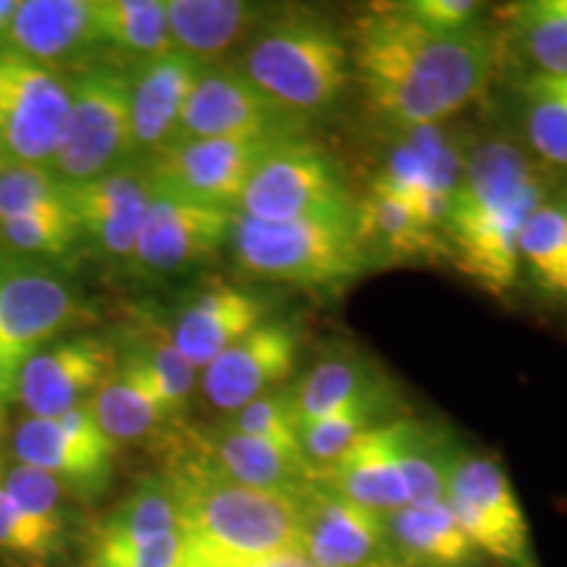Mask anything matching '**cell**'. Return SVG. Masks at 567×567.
Wrapping results in <instances>:
<instances>
[{
    "label": "cell",
    "mask_w": 567,
    "mask_h": 567,
    "mask_svg": "<svg viewBox=\"0 0 567 567\" xmlns=\"http://www.w3.org/2000/svg\"><path fill=\"white\" fill-rule=\"evenodd\" d=\"M350 55L368 109L394 132L446 122L476 101L496 69V42L484 27L439 34L400 3L354 24Z\"/></svg>",
    "instance_id": "1"
},
{
    "label": "cell",
    "mask_w": 567,
    "mask_h": 567,
    "mask_svg": "<svg viewBox=\"0 0 567 567\" xmlns=\"http://www.w3.org/2000/svg\"><path fill=\"white\" fill-rule=\"evenodd\" d=\"M555 176L505 134L465 151L463 179L444 224L450 264L488 295H507L520 276V231L551 197Z\"/></svg>",
    "instance_id": "2"
},
{
    "label": "cell",
    "mask_w": 567,
    "mask_h": 567,
    "mask_svg": "<svg viewBox=\"0 0 567 567\" xmlns=\"http://www.w3.org/2000/svg\"><path fill=\"white\" fill-rule=\"evenodd\" d=\"M163 481L174 496L184 559L250 563L297 549L292 494L237 484L184 444L174 452Z\"/></svg>",
    "instance_id": "3"
},
{
    "label": "cell",
    "mask_w": 567,
    "mask_h": 567,
    "mask_svg": "<svg viewBox=\"0 0 567 567\" xmlns=\"http://www.w3.org/2000/svg\"><path fill=\"white\" fill-rule=\"evenodd\" d=\"M234 66L300 124L334 111L354 74L337 27L305 9H276Z\"/></svg>",
    "instance_id": "4"
},
{
    "label": "cell",
    "mask_w": 567,
    "mask_h": 567,
    "mask_svg": "<svg viewBox=\"0 0 567 567\" xmlns=\"http://www.w3.org/2000/svg\"><path fill=\"white\" fill-rule=\"evenodd\" d=\"M229 247L247 276L295 287H337L365 271L354 221L266 224L234 213Z\"/></svg>",
    "instance_id": "5"
},
{
    "label": "cell",
    "mask_w": 567,
    "mask_h": 567,
    "mask_svg": "<svg viewBox=\"0 0 567 567\" xmlns=\"http://www.w3.org/2000/svg\"><path fill=\"white\" fill-rule=\"evenodd\" d=\"M95 321L92 305L59 268L0 250V400L17 396L19 373L34 352Z\"/></svg>",
    "instance_id": "6"
},
{
    "label": "cell",
    "mask_w": 567,
    "mask_h": 567,
    "mask_svg": "<svg viewBox=\"0 0 567 567\" xmlns=\"http://www.w3.org/2000/svg\"><path fill=\"white\" fill-rule=\"evenodd\" d=\"M71 105L51 172L82 184L132 161V69L97 61L69 74Z\"/></svg>",
    "instance_id": "7"
},
{
    "label": "cell",
    "mask_w": 567,
    "mask_h": 567,
    "mask_svg": "<svg viewBox=\"0 0 567 567\" xmlns=\"http://www.w3.org/2000/svg\"><path fill=\"white\" fill-rule=\"evenodd\" d=\"M354 203L337 161L305 137H289L268 147L243 197L239 216L266 224L354 221Z\"/></svg>",
    "instance_id": "8"
},
{
    "label": "cell",
    "mask_w": 567,
    "mask_h": 567,
    "mask_svg": "<svg viewBox=\"0 0 567 567\" xmlns=\"http://www.w3.org/2000/svg\"><path fill=\"white\" fill-rule=\"evenodd\" d=\"M446 505L476 551L505 567H538L530 528L505 467L488 455L460 450L452 465Z\"/></svg>",
    "instance_id": "9"
},
{
    "label": "cell",
    "mask_w": 567,
    "mask_h": 567,
    "mask_svg": "<svg viewBox=\"0 0 567 567\" xmlns=\"http://www.w3.org/2000/svg\"><path fill=\"white\" fill-rule=\"evenodd\" d=\"M71 105L69 74L0 51V158L51 168Z\"/></svg>",
    "instance_id": "10"
},
{
    "label": "cell",
    "mask_w": 567,
    "mask_h": 567,
    "mask_svg": "<svg viewBox=\"0 0 567 567\" xmlns=\"http://www.w3.org/2000/svg\"><path fill=\"white\" fill-rule=\"evenodd\" d=\"M13 455L59 481L66 496L95 502L111 488L116 444L103 434L90 405L59 417H27L13 434Z\"/></svg>",
    "instance_id": "11"
},
{
    "label": "cell",
    "mask_w": 567,
    "mask_h": 567,
    "mask_svg": "<svg viewBox=\"0 0 567 567\" xmlns=\"http://www.w3.org/2000/svg\"><path fill=\"white\" fill-rule=\"evenodd\" d=\"M292 499L297 513V549L313 567L394 563L386 515L347 499L316 476L297 488Z\"/></svg>",
    "instance_id": "12"
},
{
    "label": "cell",
    "mask_w": 567,
    "mask_h": 567,
    "mask_svg": "<svg viewBox=\"0 0 567 567\" xmlns=\"http://www.w3.org/2000/svg\"><path fill=\"white\" fill-rule=\"evenodd\" d=\"M305 124L284 113L234 63L203 66L184 105L174 142L302 137ZM172 142V145H174Z\"/></svg>",
    "instance_id": "13"
},
{
    "label": "cell",
    "mask_w": 567,
    "mask_h": 567,
    "mask_svg": "<svg viewBox=\"0 0 567 567\" xmlns=\"http://www.w3.org/2000/svg\"><path fill=\"white\" fill-rule=\"evenodd\" d=\"M231 218L234 210L153 189L130 268L145 279H172L195 271L229 245Z\"/></svg>",
    "instance_id": "14"
},
{
    "label": "cell",
    "mask_w": 567,
    "mask_h": 567,
    "mask_svg": "<svg viewBox=\"0 0 567 567\" xmlns=\"http://www.w3.org/2000/svg\"><path fill=\"white\" fill-rule=\"evenodd\" d=\"M276 142L281 140L245 137L174 142L153 161H147V174H151L153 189L237 213L247 179Z\"/></svg>",
    "instance_id": "15"
},
{
    "label": "cell",
    "mask_w": 567,
    "mask_h": 567,
    "mask_svg": "<svg viewBox=\"0 0 567 567\" xmlns=\"http://www.w3.org/2000/svg\"><path fill=\"white\" fill-rule=\"evenodd\" d=\"M116 342L101 334L55 339L27 360L17 381V396L30 417H59L90 405L116 368Z\"/></svg>",
    "instance_id": "16"
},
{
    "label": "cell",
    "mask_w": 567,
    "mask_h": 567,
    "mask_svg": "<svg viewBox=\"0 0 567 567\" xmlns=\"http://www.w3.org/2000/svg\"><path fill=\"white\" fill-rule=\"evenodd\" d=\"M463 145L442 124L413 126L396 132L384 168L373 182L392 189L425 224L442 231L463 179Z\"/></svg>",
    "instance_id": "17"
},
{
    "label": "cell",
    "mask_w": 567,
    "mask_h": 567,
    "mask_svg": "<svg viewBox=\"0 0 567 567\" xmlns=\"http://www.w3.org/2000/svg\"><path fill=\"white\" fill-rule=\"evenodd\" d=\"M300 354V326L264 321L203 368L200 389L210 408L231 415L260 394L287 386Z\"/></svg>",
    "instance_id": "18"
},
{
    "label": "cell",
    "mask_w": 567,
    "mask_h": 567,
    "mask_svg": "<svg viewBox=\"0 0 567 567\" xmlns=\"http://www.w3.org/2000/svg\"><path fill=\"white\" fill-rule=\"evenodd\" d=\"M153 197L147 163L130 161L116 172L66 184V203L82 243L111 264L130 266Z\"/></svg>",
    "instance_id": "19"
},
{
    "label": "cell",
    "mask_w": 567,
    "mask_h": 567,
    "mask_svg": "<svg viewBox=\"0 0 567 567\" xmlns=\"http://www.w3.org/2000/svg\"><path fill=\"white\" fill-rule=\"evenodd\" d=\"M266 297L252 289L213 279L189 289L176 305L172 318V339L195 371H203L226 347L250 334L255 326L268 321Z\"/></svg>",
    "instance_id": "20"
},
{
    "label": "cell",
    "mask_w": 567,
    "mask_h": 567,
    "mask_svg": "<svg viewBox=\"0 0 567 567\" xmlns=\"http://www.w3.org/2000/svg\"><path fill=\"white\" fill-rule=\"evenodd\" d=\"M200 71V63L179 51L140 61L132 69V161H153L176 140Z\"/></svg>",
    "instance_id": "21"
},
{
    "label": "cell",
    "mask_w": 567,
    "mask_h": 567,
    "mask_svg": "<svg viewBox=\"0 0 567 567\" xmlns=\"http://www.w3.org/2000/svg\"><path fill=\"white\" fill-rule=\"evenodd\" d=\"M405 417L375 425L334 463L318 467L316 478L375 513L389 515L408 507V488L400 471V444Z\"/></svg>",
    "instance_id": "22"
},
{
    "label": "cell",
    "mask_w": 567,
    "mask_h": 567,
    "mask_svg": "<svg viewBox=\"0 0 567 567\" xmlns=\"http://www.w3.org/2000/svg\"><path fill=\"white\" fill-rule=\"evenodd\" d=\"M189 452L237 484L274 494H295L316 476V467L300 450H289L264 439L234 434L224 425H213L189 439Z\"/></svg>",
    "instance_id": "23"
},
{
    "label": "cell",
    "mask_w": 567,
    "mask_h": 567,
    "mask_svg": "<svg viewBox=\"0 0 567 567\" xmlns=\"http://www.w3.org/2000/svg\"><path fill=\"white\" fill-rule=\"evenodd\" d=\"M354 237L368 264H450L444 234L379 182H371L363 200L354 205Z\"/></svg>",
    "instance_id": "24"
},
{
    "label": "cell",
    "mask_w": 567,
    "mask_h": 567,
    "mask_svg": "<svg viewBox=\"0 0 567 567\" xmlns=\"http://www.w3.org/2000/svg\"><path fill=\"white\" fill-rule=\"evenodd\" d=\"M95 45L92 0H21L0 51L61 71Z\"/></svg>",
    "instance_id": "25"
},
{
    "label": "cell",
    "mask_w": 567,
    "mask_h": 567,
    "mask_svg": "<svg viewBox=\"0 0 567 567\" xmlns=\"http://www.w3.org/2000/svg\"><path fill=\"white\" fill-rule=\"evenodd\" d=\"M276 6L247 0H166L168 34L174 51L200 66L221 63L234 48H245Z\"/></svg>",
    "instance_id": "26"
},
{
    "label": "cell",
    "mask_w": 567,
    "mask_h": 567,
    "mask_svg": "<svg viewBox=\"0 0 567 567\" xmlns=\"http://www.w3.org/2000/svg\"><path fill=\"white\" fill-rule=\"evenodd\" d=\"M116 368L90 400L92 417L113 444H134L172 421L155 375L130 344H116Z\"/></svg>",
    "instance_id": "27"
},
{
    "label": "cell",
    "mask_w": 567,
    "mask_h": 567,
    "mask_svg": "<svg viewBox=\"0 0 567 567\" xmlns=\"http://www.w3.org/2000/svg\"><path fill=\"white\" fill-rule=\"evenodd\" d=\"M384 389H392L384 368L354 347H334L292 386L297 421H318Z\"/></svg>",
    "instance_id": "28"
},
{
    "label": "cell",
    "mask_w": 567,
    "mask_h": 567,
    "mask_svg": "<svg viewBox=\"0 0 567 567\" xmlns=\"http://www.w3.org/2000/svg\"><path fill=\"white\" fill-rule=\"evenodd\" d=\"M389 547L400 567H467L476 563V547L446 502L429 507H400L386 515Z\"/></svg>",
    "instance_id": "29"
},
{
    "label": "cell",
    "mask_w": 567,
    "mask_h": 567,
    "mask_svg": "<svg viewBox=\"0 0 567 567\" xmlns=\"http://www.w3.org/2000/svg\"><path fill=\"white\" fill-rule=\"evenodd\" d=\"M457 455L460 450L452 442L450 431L405 417L400 471L405 478L410 507H429L446 502V486H450V473Z\"/></svg>",
    "instance_id": "30"
},
{
    "label": "cell",
    "mask_w": 567,
    "mask_h": 567,
    "mask_svg": "<svg viewBox=\"0 0 567 567\" xmlns=\"http://www.w3.org/2000/svg\"><path fill=\"white\" fill-rule=\"evenodd\" d=\"M97 45L132 53L140 61L172 53L166 0H92Z\"/></svg>",
    "instance_id": "31"
},
{
    "label": "cell",
    "mask_w": 567,
    "mask_h": 567,
    "mask_svg": "<svg viewBox=\"0 0 567 567\" xmlns=\"http://www.w3.org/2000/svg\"><path fill=\"white\" fill-rule=\"evenodd\" d=\"M520 126L544 166L567 172V76L526 74L517 87Z\"/></svg>",
    "instance_id": "32"
},
{
    "label": "cell",
    "mask_w": 567,
    "mask_h": 567,
    "mask_svg": "<svg viewBox=\"0 0 567 567\" xmlns=\"http://www.w3.org/2000/svg\"><path fill=\"white\" fill-rule=\"evenodd\" d=\"M396 405V389H384L363 400L352 402V405L339 408L337 413L318 417V421L300 425V446L308 463L323 467L342 457L360 436L373 431L375 425L386 423V415L394 413Z\"/></svg>",
    "instance_id": "33"
},
{
    "label": "cell",
    "mask_w": 567,
    "mask_h": 567,
    "mask_svg": "<svg viewBox=\"0 0 567 567\" xmlns=\"http://www.w3.org/2000/svg\"><path fill=\"white\" fill-rule=\"evenodd\" d=\"M520 268H526L544 292L567 297V226L555 193L530 213L523 226Z\"/></svg>",
    "instance_id": "34"
},
{
    "label": "cell",
    "mask_w": 567,
    "mask_h": 567,
    "mask_svg": "<svg viewBox=\"0 0 567 567\" xmlns=\"http://www.w3.org/2000/svg\"><path fill=\"white\" fill-rule=\"evenodd\" d=\"M124 344L137 350L155 375V384L163 396L168 415L176 417L187 408L189 396L195 392L197 371L184 360V354L176 350L172 329L163 326L155 318H140L126 334Z\"/></svg>",
    "instance_id": "35"
},
{
    "label": "cell",
    "mask_w": 567,
    "mask_h": 567,
    "mask_svg": "<svg viewBox=\"0 0 567 567\" xmlns=\"http://www.w3.org/2000/svg\"><path fill=\"white\" fill-rule=\"evenodd\" d=\"M507 19L523 55L534 63L530 74L567 76V21L557 0L515 3Z\"/></svg>",
    "instance_id": "36"
},
{
    "label": "cell",
    "mask_w": 567,
    "mask_h": 567,
    "mask_svg": "<svg viewBox=\"0 0 567 567\" xmlns=\"http://www.w3.org/2000/svg\"><path fill=\"white\" fill-rule=\"evenodd\" d=\"M80 243V229L69 205L0 221V250L21 255V258H63Z\"/></svg>",
    "instance_id": "37"
},
{
    "label": "cell",
    "mask_w": 567,
    "mask_h": 567,
    "mask_svg": "<svg viewBox=\"0 0 567 567\" xmlns=\"http://www.w3.org/2000/svg\"><path fill=\"white\" fill-rule=\"evenodd\" d=\"M0 484L13 499V505L61 549L69 528V513L66 492L59 481L38 471V467L17 463L6 471V476H0Z\"/></svg>",
    "instance_id": "38"
},
{
    "label": "cell",
    "mask_w": 567,
    "mask_h": 567,
    "mask_svg": "<svg viewBox=\"0 0 567 567\" xmlns=\"http://www.w3.org/2000/svg\"><path fill=\"white\" fill-rule=\"evenodd\" d=\"M218 425L234 431V434L264 439V442L302 452L300 421H297L292 386H279L274 392L260 394L258 400L247 402L237 413L226 415Z\"/></svg>",
    "instance_id": "39"
},
{
    "label": "cell",
    "mask_w": 567,
    "mask_h": 567,
    "mask_svg": "<svg viewBox=\"0 0 567 567\" xmlns=\"http://www.w3.org/2000/svg\"><path fill=\"white\" fill-rule=\"evenodd\" d=\"M66 205V184L55 179L51 168L0 163V221Z\"/></svg>",
    "instance_id": "40"
},
{
    "label": "cell",
    "mask_w": 567,
    "mask_h": 567,
    "mask_svg": "<svg viewBox=\"0 0 567 567\" xmlns=\"http://www.w3.org/2000/svg\"><path fill=\"white\" fill-rule=\"evenodd\" d=\"M0 551L32 567H45L59 557V547L48 538L6 494L0 484Z\"/></svg>",
    "instance_id": "41"
},
{
    "label": "cell",
    "mask_w": 567,
    "mask_h": 567,
    "mask_svg": "<svg viewBox=\"0 0 567 567\" xmlns=\"http://www.w3.org/2000/svg\"><path fill=\"white\" fill-rule=\"evenodd\" d=\"M400 9L423 30L452 34L478 27L486 6L476 0H410V3H400Z\"/></svg>",
    "instance_id": "42"
},
{
    "label": "cell",
    "mask_w": 567,
    "mask_h": 567,
    "mask_svg": "<svg viewBox=\"0 0 567 567\" xmlns=\"http://www.w3.org/2000/svg\"><path fill=\"white\" fill-rule=\"evenodd\" d=\"M179 567H313L300 549H287L279 555L250 559V563H203V559H184L179 557Z\"/></svg>",
    "instance_id": "43"
},
{
    "label": "cell",
    "mask_w": 567,
    "mask_h": 567,
    "mask_svg": "<svg viewBox=\"0 0 567 567\" xmlns=\"http://www.w3.org/2000/svg\"><path fill=\"white\" fill-rule=\"evenodd\" d=\"M17 9H19V0H0V45H3V38L6 32H9V24Z\"/></svg>",
    "instance_id": "44"
},
{
    "label": "cell",
    "mask_w": 567,
    "mask_h": 567,
    "mask_svg": "<svg viewBox=\"0 0 567 567\" xmlns=\"http://www.w3.org/2000/svg\"><path fill=\"white\" fill-rule=\"evenodd\" d=\"M555 200L559 205V210H563V218H565V226H567V179L555 189Z\"/></svg>",
    "instance_id": "45"
},
{
    "label": "cell",
    "mask_w": 567,
    "mask_h": 567,
    "mask_svg": "<svg viewBox=\"0 0 567 567\" xmlns=\"http://www.w3.org/2000/svg\"><path fill=\"white\" fill-rule=\"evenodd\" d=\"M557 6H559V11H563V17L567 21V0H557Z\"/></svg>",
    "instance_id": "46"
},
{
    "label": "cell",
    "mask_w": 567,
    "mask_h": 567,
    "mask_svg": "<svg viewBox=\"0 0 567 567\" xmlns=\"http://www.w3.org/2000/svg\"><path fill=\"white\" fill-rule=\"evenodd\" d=\"M0 436H3V400H0Z\"/></svg>",
    "instance_id": "47"
},
{
    "label": "cell",
    "mask_w": 567,
    "mask_h": 567,
    "mask_svg": "<svg viewBox=\"0 0 567 567\" xmlns=\"http://www.w3.org/2000/svg\"><path fill=\"white\" fill-rule=\"evenodd\" d=\"M365 567H396L394 563H375V565H365Z\"/></svg>",
    "instance_id": "48"
},
{
    "label": "cell",
    "mask_w": 567,
    "mask_h": 567,
    "mask_svg": "<svg viewBox=\"0 0 567 567\" xmlns=\"http://www.w3.org/2000/svg\"><path fill=\"white\" fill-rule=\"evenodd\" d=\"M0 163H3V158H0Z\"/></svg>",
    "instance_id": "49"
},
{
    "label": "cell",
    "mask_w": 567,
    "mask_h": 567,
    "mask_svg": "<svg viewBox=\"0 0 567 567\" xmlns=\"http://www.w3.org/2000/svg\"><path fill=\"white\" fill-rule=\"evenodd\" d=\"M396 567H400V565H396Z\"/></svg>",
    "instance_id": "50"
}]
</instances>
